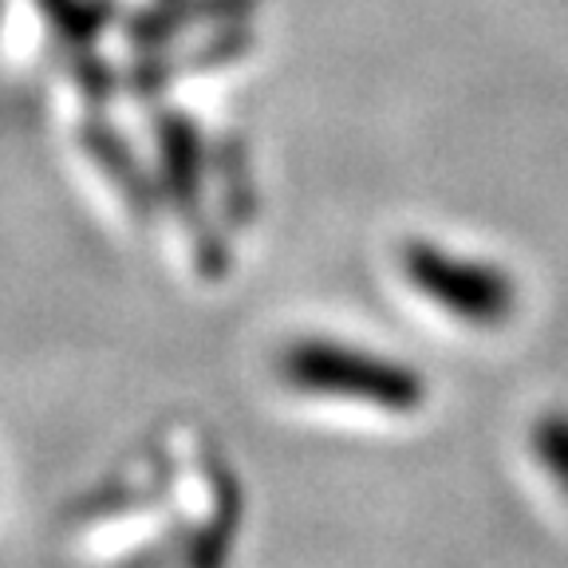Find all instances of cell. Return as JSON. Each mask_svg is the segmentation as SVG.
Segmentation results:
<instances>
[{
	"instance_id": "obj_1",
	"label": "cell",
	"mask_w": 568,
	"mask_h": 568,
	"mask_svg": "<svg viewBox=\"0 0 568 568\" xmlns=\"http://www.w3.org/2000/svg\"><path fill=\"white\" fill-rule=\"evenodd\" d=\"M284 375L293 387L312 390V395L367 403L390 415H415L426 399V383L415 367L390 355L364 352V347L328 344V339L296 344L284 355Z\"/></svg>"
},
{
	"instance_id": "obj_4",
	"label": "cell",
	"mask_w": 568,
	"mask_h": 568,
	"mask_svg": "<svg viewBox=\"0 0 568 568\" xmlns=\"http://www.w3.org/2000/svg\"><path fill=\"white\" fill-rule=\"evenodd\" d=\"M44 17L60 28V36L71 40H91V36L103 28L111 4L106 0H40Z\"/></svg>"
},
{
	"instance_id": "obj_2",
	"label": "cell",
	"mask_w": 568,
	"mask_h": 568,
	"mask_svg": "<svg viewBox=\"0 0 568 568\" xmlns=\"http://www.w3.org/2000/svg\"><path fill=\"white\" fill-rule=\"evenodd\" d=\"M399 268L418 296L450 312L458 324L501 328L517 312V281L489 261L458 257L435 241H407L399 248Z\"/></svg>"
},
{
	"instance_id": "obj_3",
	"label": "cell",
	"mask_w": 568,
	"mask_h": 568,
	"mask_svg": "<svg viewBox=\"0 0 568 568\" xmlns=\"http://www.w3.org/2000/svg\"><path fill=\"white\" fill-rule=\"evenodd\" d=\"M532 454L552 478V486L568 497V415L565 410H549L532 423Z\"/></svg>"
}]
</instances>
